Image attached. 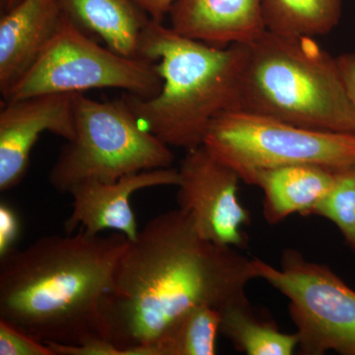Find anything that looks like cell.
<instances>
[{"label": "cell", "mask_w": 355, "mask_h": 355, "mask_svg": "<svg viewBox=\"0 0 355 355\" xmlns=\"http://www.w3.org/2000/svg\"><path fill=\"white\" fill-rule=\"evenodd\" d=\"M168 16L178 34L220 48L266 31L261 0H176Z\"/></svg>", "instance_id": "obj_13"}, {"label": "cell", "mask_w": 355, "mask_h": 355, "mask_svg": "<svg viewBox=\"0 0 355 355\" xmlns=\"http://www.w3.org/2000/svg\"><path fill=\"white\" fill-rule=\"evenodd\" d=\"M178 171V209L190 216L198 235L220 246H246L251 216L238 197L239 175L203 146L186 151Z\"/></svg>", "instance_id": "obj_9"}, {"label": "cell", "mask_w": 355, "mask_h": 355, "mask_svg": "<svg viewBox=\"0 0 355 355\" xmlns=\"http://www.w3.org/2000/svg\"><path fill=\"white\" fill-rule=\"evenodd\" d=\"M64 15L107 48L139 58L140 41L150 17L133 0H60Z\"/></svg>", "instance_id": "obj_15"}, {"label": "cell", "mask_w": 355, "mask_h": 355, "mask_svg": "<svg viewBox=\"0 0 355 355\" xmlns=\"http://www.w3.org/2000/svg\"><path fill=\"white\" fill-rule=\"evenodd\" d=\"M179 181V171L170 167L128 175L113 183L87 181L77 184L69 193L72 210L64 222V232L83 230L98 235L111 230L132 241L139 233L130 205L133 193L155 187H177Z\"/></svg>", "instance_id": "obj_11"}, {"label": "cell", "mask_w": 355, "mask_h": 355, "mask_svg": "<svg viewBox=\"0 0 355 355\" xmlns=\"http://www.w3.org/2000/svg\"><path fill=\"white\" fill-rule=\"evenodd\" d=\"M60 0H20L0 19V91L6 94L48 48L64 23Z\"/></svg>", "instance_id": "obj_12"}, {"label": "cell", "mask_w": 355, "mask_h": 355, "mask_svg": "<svg viewBox=\"0 0 355 355\" xmlns=\"http://www.w3.org/2000/svg\"><path fill=\"white\" fill-rule=\"evenodd\" d=\"M74 95L43 94L4 102L0 111V191L12 190L23 181L42 133L65 140L73 137Z\"/></svg>", "instance_id": "obj_10"}, {"label": "cell", "mask_w": 355, "mask_h": 355, "mask_svg": "<svg viewBox=\"0 0 355 355\" xmlns=\"http://www.w3.org/2000/svg\"><path fill=\"white\" fill-rule=\"evenodd\" d=\"M171 147L142 127L121 98L100 102L74 95V135L49 174L51 186L69 193L87 181L113 183L135 173L172 167Z\"/></svg>", "instance_id": "obj_5"}, {"label": "cell", "mask_w": 355, "mask_h": 355, "mask_svg": "<svg viewBox=\"0 0 355 355\" xmlns=\"http://www.w3.org/2000/svg\"><path fill=\"white\" fill-rule=\"evenodd\" d=\"M309 216L333 222L355 256V167L336 172L331 190Z\"/></svg>", "instance_id": "obj_19"}, {"label": "cell", "mask_w": 355, "mask_h": 355, "mask_svg": "<svg viewBox=\"0 0 355 355\" xmlns=\"http://www.w3.org/2000/svg\"><path fill=\"white\" fill-rule=\"evenodd\" d=\"M253 266L257 279L288 300L299 354L355 355V291L330 266L294 249L282 252L279 268L258 258Z\"/></svg>", "instance_id": "obj_8"}, {"label": "cell", "mask_w": 355, "mask_h": 355, "mask_svg": "<svg viewBox=\"0 0 355 355\" xmlns=\"http://www.w3.org/2000/svg\"><path fill=\"white\" fill-rule=\"evenodd\" d=\"M336 171L316 165H292L263 170L250 180V186L263 193V218L277 225L292 214L309 216L335 182Z\"/></svg>", "instance_id": "obj_14"}, {"label": "cell", "mask_w": 355, "mask_h": 355, "mask_svg": "<svg viewBox=\"0 0 355 355\" xmlns=\"http://www.w3.org/2000/svg\"><path fill=\"white\" fill-rule=\"evenodd\" d=\"M220 334L236 349L248 355H291L298 349L295 334L282 333L272 321L256 316L247 297L220 310Z\"/></svg>", "instance_id": "obj_16"}, {"label": "cell", "mask_w": 355, "mask_h": 355, "mask_svg": "<svg viewBox=\"0 0 355 355\" xmlns=\"http://www.w3.org/2000/svg\"><path fill=\"white\" fill-rule=\"evenodd\" d=\"M139 58L157 62L162 89L151 98L130 93L123 98L142 127L168 146L184 151L202 146L212 121L238 109L241 44L211 46L150 20Z\"/></svg>", "instance_id": "obj_3"}, {"label": "cell", "mask_w": 355, "mask_h": 355, "mask_svg": "<svg viewBox=\"0 0 355 355\" xmlns=\"http://www.w3.org/2000/svg\"><path fill=\"white\" fill-rule=\"evenodd\" d=\"M155 22L163 23L176 0H133Z\"/></svg>", "instance_id": "obj_23"}, {"label": "cell", "mask_w": 355, "mask_h": 355, "mask_svg": "<svg viewBox=\"0 0 355 355\" xmlns=\"http://www.w3.org/2000/svg\"><path fill=\"white\" fill-rule=\"evenodd\" d=\"M202 146L246 184L258 172L286 166L336 172L355 167V135L308 130L241 110L217 116Z\"/></svg>", "instance_id": "obj_6"}, {"label": "cell", "mask_w": 355, "mask_h": 355, "mask_svg": "<svg viewBox=\"0 0 355 355\" xmlns=\"http://www.w3.org/2000/svg\"><path fill=\"white\" fill-rule=\"evenodd\" d=\"M220 324V311L211 306H196L173 322L149 352L150 355H214Z\"/></svg>", "instance_id": "obj_18"}, {"label": "cell", "mask_w": 355, "mask_h": 355, "mask_svg": "<svg viewBox=\"0 0 355 355\" xmlns=\"http://www.w3.org/2000/svg\"><path fill=\"white\" fill-rule=\"evenodd\" d=\"M46 345L53 355H123L121 349L105 338H91L79 345Z\"/></svg>", "instance_id": "obj_21"}, {"label": "cell", "mask_w": 355, "mask_h": 355, "mask_svg": "<svg viewBox=\"0 0 355 355\" xmlns=\"http://www.w3.org/2000/svg\"><path fill=\"white\" fill-rule=\"evenodd\" d=\"M342 6L343 0H261L266 31L312 38L335 29Z\"/></svg>", "instance_id": "obj_17"}, {"label": "cell", "mask_w": 355, "mask_h": 355, "mask_svg": "<svg viewBox=\"0 0 355 355\" xmlns=\"http://www.w3.org/2000/svg\"><path fill=\"white\" fill-rule=\"evenodd\" d=\"M0 355H53L46 343L0 320Z\"/></svg>", "instance_id": "obj_20"}, {"label": "cell", "mask_w": 355, "mask_h": 355, "mask_svg": "<svg viewBox=\"0 0 355 355\" xmlns=\"http://www.w3.org/2000/svg\"><path fill=\"white\" fill-rule=\"evenodd\" d=\"M19 1L20 0H6V11L8 10V9L12 8V7Z\"/></svg>", "instance_id": "obj_25"}, {"label": "cell", "mask_w": 355, "mask_h": 355, "mask_svg": "<svg viewBox=\"0 0 355 355\" xmlns=\"http://www.w3.org/2000/svg\"><path fill=\"white\" fill-rule=\"evenodd\" d=\"M312 37L266 31L242 49L238 109L319 132L355 135L338 58Z\"/></svg>", "instance_id": "obj_4"}, {"label": "cell", "mask_w": 355, "mask_h": 355, "mask_svg": "<svg viewBox=\"0 0 355 355\" xmlns=\"http://www.w3.org/2000/svg\"><path fill=\"white\" fill-rule=\"evenodd\" d=\"M20 219L12 207L0 203V258L15 249L20 236Z\"/></svg>", "instance_id": "obj_22"}, {"label": "cell", "mask_w": 355, "mask_h": 355, "mask_svg": "<svg viewBox=\"0 0 355 355\" xmlns=\"http://www.w3.org/2000/svg\"><path fill=\"white\" fill-rule=\"evenodd\" d=\"M128 243L77 230L15 248L0 258V320L44 343L109 340L100 303Z\"/></svg>", "instance_id": "obj_2"}, {"label": "cell", "mask_w": 355, "mask_h": 355, "mask_svg": "<svg viewBox=\"0 0 355 355\" xmlns=\"http://www.w3.org/2000/svg\"><path fill=\"white\" fill-rule=\"evenodd\" d=\"M253 259L198 235L181 209L150 219L128 240L100 310L109 342L123 355H150L168 327L196 306L220 310L247 297Z\"/></svg>", "instance_id": "obj_1"}, {"label": "cell", "mask_w": 355, "mask_h": 355, "mask_svg": "<svg viewBox=\"0 0 355 355\" xmlns=\"http://www.w3.org/2000/svg\"><path fill=\"white\" fill-rule=\"evenodd\" d=\"M343 78L355 106V53H345L338 57Z\"/></svg>", "instance_id": "obj_24"}, {"label": "cell", "mask_w": 355, "mask_h": 355, "mask_svg": "<svg viewBox=\"0 0 355 355\" xmlns=\"http://www.w3.org/2000/svg\"><path fill=\"white\" fill-rule=\"evenodd\" d=\"M162 86L157 62L125 57L102 46L64 15L55 38L2 98L9 102L36 95L83 94L107 88L151 98Z\"/></svg>", "instance_id": "obj_7"}]
</instances>
